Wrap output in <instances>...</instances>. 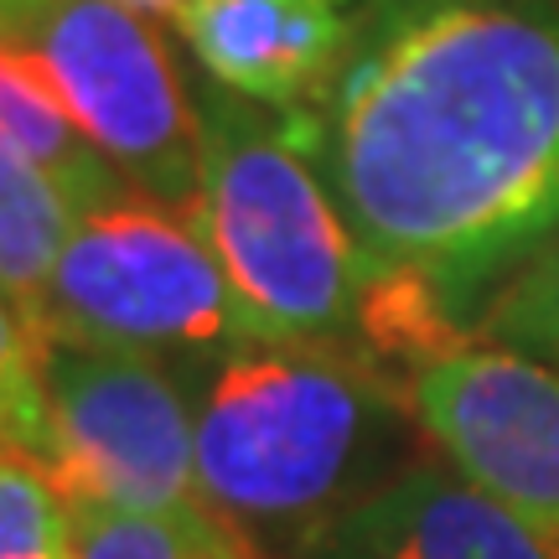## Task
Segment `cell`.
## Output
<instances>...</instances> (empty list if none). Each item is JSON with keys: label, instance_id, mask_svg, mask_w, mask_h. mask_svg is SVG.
<instances>
[{"label": "cell", "instance_id": "6da1fadb", "mask_svg": "<svg viewBox=\"0 0 559 559\" xmlns=\"http://www.w3.org/2000/svg\"><path fill=\"white\" fill-rule=\"evenodd\" d=\"M311 115L368 270L415 275L472 332L559 234L555 0H362Z\"/></svg>", "mask_w": 559, "mask_h": 559}, {"label": "cell", "instance_id": "7a4b0ae2", "mask_svg": "<svg viewBox=\"0 0 559 559\" xmlns=\"http://www.w3.org/2000/svg\"><path fill=\"white\" fill-rule=\"evenodd\" d=\"M202 498L260 549H290L415 461L409 383L353 342L243 337L192 379Z\"/></svg>", "mask_w": 559, "mask_h": 559}, {"label": "cell", "instance_id": "3957f363", "mask_svg": "<svg viewBox=\"0 0 559 559\" xmlns=\"http://www.w3.org/2000/svg\"><path fill=\"white\" fill-rule=\"evenodd\" d=\"M192 99L202 130L198 228L249 332L270 342H353L368 260L317 160V115H275L218 83Z\"/></svg>", "mask_w": 559, "mask_h": 559}, {"label": "cell", "instance_id": "277c9868", "mask_svg": "<svg viewBox=\"0 0 559 559\" xmlns=\"http://www.w3.org/2000/svg\"><path fill=\"white\" fill-rule=\"evenodd\" d=\"M32 332L41 347L156 358L181 379L254 337L207 234L135 187L73 218Z\"/></svg>", "mask_w": 559, "mask_h": 559}, {"label": "cell", "instance_id": "5b68a950", "mask_svg": "<svg viewBox=\"0 0 559 559\" xmlns=\"http://www.w3.org/2000/svg\"><path fill=\"white\" fill-rule=\"evenodd\" d=\"M0 47L37 62L73 124L135 192L198 223V99L151 21L115 0H0Z\"/></svg>", "mask_w": 559, "mask_h": 559}, {"label": "cell", "instance_id": "8992f818", "mask_svg": "<svg viewBox=\"0 0 559 559\" xmlns=\"http://www.w3.org/2000/svg\"><path fill=\"white\" fill-rule=\"evenodd\" d=\"M47 389V477L79 508L198 513L213 508L198 481L192 389L177 368L130 353H41Z\"/></svg>", "mask_w": 559, "mask_h": 559}, {"label": "cell", "instance_id": "52a82bcc", "mask_svg": "<svg viewBox=\"0 0 559 559\" xmlns=\"http://www.w3.org/2000/svg\"><path fill=\"white\" fill-rule=\"evenodd\" d=\"M409 400L456 477L559 539V368L472 337L425 362Z\"/></svg>", "mask_w": 559, "mask_h": 559}, {"label": "cell", "instance_id": "ba28073f", "mask_svg": "<svg viewBox=\"0 0 559 559\" xmlns=\"http://www.w3.org/2000/svg\"><path fill=\"white\" fill-rule=\"evenodd\" d=\"M362 0H181L171 21L218 88L300 115L326 99Z\"/></svg>", "mask_w": 559, "mask_h": 559}, {"label": "cell", "instance_id": "9c48e42d", "mask_svg": "<svg viewBox=\"0 0 559 559\" xmlns=\"http://www.w3.org/2000/svg\"><path fill=\"white\" fill-rule=\"evenodd\" d=\"M296 559H559V539L456 472L415 461L321 523Z\"/></svg>", "mask_w": 559, "mask_h": 559}, {"label": "cell", "instance_id": "30bf717a", "mask_svg": "<svg viewBox=\"0 0 559 559\" xmlns=\"http://www.w3.org/2000/svg\"><path fill=\"white\" fill-rule=\"evenodd\" d=\"M0 145L58 181L79 218L130 192L120 166L73 124L47 73L16 47H0Z\"/></svg>", "mask_w": 559, "mask_h": 559}, {"label": "cell", "instance_id": "8fae6325", "mask_svg": "<svg viewBox=\"0 0 559 559\" xmlns=\"http://www.w3.org/2000/svg\"><path fill=\"white\" fill-rule=\"evenodd\" d=\"M73 218L79 213L62 198L58 181L0 145V296L26 321H37Z\"/></svg>", "mask_w": 559, "mask_h": 559}, {"label": "cell", "instance_id": "7c38bea8", "mask_svg": "<svg viewBox=\"0 0 559 559\" xmlns=\"http://www.w3.org/2000/svg\"><path fill=\"white\" fill-rule=\"evenodd\" d=\"M79 559H270L218 508L198 513H124L79 508Z\"/></svg>", "mask_w": 559, "mask_h": 559}, {"label": "cell", "instance_id": "4fadbf2b", "mask_svg": "<svg viewBox=\"0 0 559 559\" xmlns=\"http://www.w3.org/2000/svg\"><path fill=\"white\" fill-rule=\"evenodd\" d=\"M0 559H79V513L21 451H0Z\"/></svg>", "mask_w": 559, "mask_h": 559}, {"label": "cell", "instance_id": "5bb4252c", "mask_svg": "<svg viewBox=\"0 0 559 559\" xmlns=\"http://www.w3.org/2000/svg\"><path fill=\"white\" fill-rule=\"evenodd\" d=\"M477 337L559 368V234L492 296Z\"/></svg>", "mask_w": 559, "mask_h": 559}, {"label": "cell", "instance_id": "9a60e30c", "mask_svg": "<svg viewBox=\"0 0 559 559\" xmlns=\"http://www.w3.org/2000/svg\"><path fill=\"white\" fill-rule=\"evenodd\" d=\"M41 337L0 296V451H21L41 466L47 456V389H41Z\"/></svg>", "mask_w": 559, "mask_h": 559}, {"label": "cell", "instance_id": "2e32d148", "mask_svg": "<svg viewBox=\"0 0 559 559\" xmlns=\"http://www.w3.org/2000/svg\"><path fill=\"white\" fill-rule=\"evenodd\" d=\"M115 5H124V11H135V16H145V21L177 16V11H181V0H115Z\"/></svg>", "mask_w": 559, "mask_h": 559}]
</instances>
